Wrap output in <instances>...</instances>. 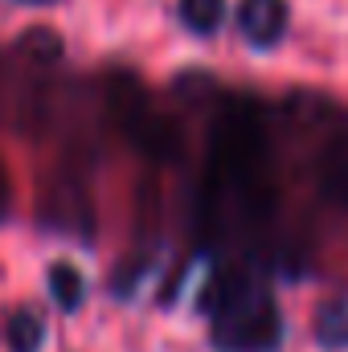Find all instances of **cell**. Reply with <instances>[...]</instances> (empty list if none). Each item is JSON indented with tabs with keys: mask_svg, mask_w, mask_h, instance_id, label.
I'll return each instance as SVG.
<instances>
[{
	"mask_svg": "<svg viewBox=\"0 0 348 352\" xmlns=\"http://www.w3.org/2000/svg\"><path fill=\"white\" fill-rule=\"evenodd\" d=\"M205 311L213 316V349L221 352H274L283 320L270 291L250 274H226L209 287Z\"/></svg>",
	"mask_w": 348,
	"mask_h": 352,
	"instance_id": "6da1fadb",
	"label": "cell"
},
{
	"mask_svg": "<svg viewBox=\"0 0 348 352\" xmlns=\"http://www.w3.org/2000/svg\"><path fill=\"white\" fill-rule=\"evenodd\" d=\"M291 8L287 0H242L238 4V29L254 50H274L287 33Z\"/></svg>",
	"mask_w": 348,
	"mask_h": 352,
	"instance_id": "7a4b0ae2",
	"label": "cell"
},
{
	"mask_svg": "<svg viewBox=\"0 0 348 352\" xmlns=\"http://www.w3.org/2000/svg\"><path fill=\"white\" fill-rule=\"evenodd\" d=\"M45 283H50L54 303H58L66 316H74V311L83 307V299H87V278H83V270L74 263H54L45 270Z\"/></svg>",
	"mask_w": 348,
	"mask_h": 352,
	"instance_id": "3957f363",
	"label": "cell"
},
{
	"mask_svg": "<svg viewBox=\"0 0 348 352\" xmlns=\"http://www.w3.org/2000/svg\"><path fill=\"white\" fill-rule=\"evenodd\" d=\"M4 344L8 352H41L45 344V320L33 307H17L4 324Z\"/></svg>",
	"mask_w": 348,
	"mask_h": 352,
	"instance_id": "277c9868",
	"label": "cell"
},
{
	"mask_svg": "<svg viewBox=\"0 0 348 352\" xmlns=\"http://www.w3.org/2000/svg\"><path fill=\"white\" fill-rule=\"evenodd\" d=\"M176 12H180V25L188 33L209 37L226 21V0H176Z\"/></svg>",
	"mask_w": 348,
	"mask_h": 352,
	"instance_id": "5b68a950",
	"label": "cell"
},
{
	"mask_svg": "<svg viewBox=\"0 0 348 352\" xmlns=\"http://www.w3.org/2000/svg\"><path fill=\"white\" fill-rule=\"evenodd\" d=\"M312 332L324 349H348V303H340V299L324 303L312 320Z\"/></svg>",
	"mask_w": 348,
	"mask_h": 352,
	"instance_id": "8992f818",
	"label": "cell"
},
{
	"mask_svg": "<svg viewBox=\"0 0 348 352\" xmlns=\"http://www.w3.org/2000/svg\"><path fill=\"white\" fill-rule=\"evenodd\" d=\"M4 205H8V176L0 168V217H4Z\"/></svg>",
	"mask_w": 348,
	"mask_h": 352,
	"instance_id": "52a82bcc",
	"label": "cell"
},
{
	"mask_svg": "<svg viewBox=\"0 0 348 352\" xmlns=\"http://www.w3.org/2000/svg\"><path fill=\"white\" fill-rule=\"evenodd\" d=\"M21 4H50V0H21Z\"/></svg>",
	"mask_w": 348,
	"mask_h": 352,
	"instance_id": "ba28073f",
	"label": "cell"
}]
</instances>
